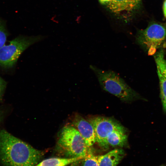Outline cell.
<instances>
[{"mask_svg":"<svg viewBox=\"0 0 166 166\" xmlns=\"http://www.w3.org/2000/svg\"><path fill=\"white\" fill-rule=\"evenodd\" d=\"M45 152L5 130H0V162L2 166H35Z\"/></svg>","mask_w":166,"mask_h":166,"instance_id":"obj_1","label":"cell"},{"mask_svg":"<svg viewBox=\"0 0 166 166\" xmlns=\"http://www.w3.org/2000/svg\"><path fill=\"white\" fill-rule=\"evenodd\" d=\"M89 68L105 91L126 102L139 98V95L116 72L101 69L93 65H90Z\"/></svg>","mask_w":166,"mask_h":166,"instance_id":"obj_2","label":"cell"},{"mask_svg":"<svg viewBox=\"0 0 166 166\" xmlns=\"http://www.w3.org/2000/svg\"><path fill=\"white\" fill-rule=\"evenodd\" d=\"M83 138L73 125H67L62 129L56 148L66 158H83L90 151Z\"/></svg>","mask_w":166,"mask_h":166,"instance_id":"obj_3","label":"cell"},{"mask_svg":"<svg viewBox=\"0 0 166 166\" xmlns=\"http://www.w3.org/2000/svg\"><path fill=\"white\" fill-rule=\"evenodd\" d=\"M41 35H20L0 48V66L5 69L13 68L22 53L30 45L42 40Z\"/></svg>","mask_w":166,"mask_h":166,"instance_id":"obj_4","label":"cell"},{"mask_svg":"<svg viewBox=\"0 0 166 166\" xmlns=\"http://www.w3.org/2000/svg\"><path fill=\"white\" fill-rule=\"evenodd\" d=\"M139 43L145 48L149 55H152L166 39V26L153 23L140 31L136 38Z\"/></svg>","mask_w":166,"mask_h":166,"instance_id":"obj_5","label":"cell"},{"mask_svg":"<svg viewBox=\"0 0 166 166\" xmlns=\"http://www.w3.org/2000/svg\"><path fill=\"white\" fill-rule=\"evenodd\" d=\"M89 121L93 127L96 142L104 149L109 147L106 139L109 134L114 130L125 129L117 121L110 118L96 117L90 118Z\"/></svg>","mask_w":166,"mask_h":166,"instance_id":"obj_6","label":"cell"},{"mask_svg":"<svg viewBox=\"0 0 166 166\" xmlns=\"http://www.w3.org/2000/svg\"><path fill=\"white\" fill-rule=\"evenodd\" d=\"M141 0H110L105 6L118 18L127 22L140 7Z\"/></svg>","mask_w":166,"mask_h":166,"instance_id":"obj_7","label":"cell"},{"mask_svg":"<svg viewBox=\"0 0 166 166\" xmlns=\"http://www.w3.org/2000/svg\"><path fill=\"white\" fill-rule=\"evenodd\" d=\"M72 123V125L79 132L88 147L90 148L96 142L93 127L89 121L77 114L75 116Z\"/></svg>","mask_w":166,"mask_h":166,"instance_id":"obj_8","label":"cell"},{"mask_svg":"<svg viewBox=\"0 0 166 166\" xmlns=\"http://www.w3.org/2000/svg\"><path fill=\"white\" fill-rule=\"evenodd\" d=\"M124 155L123 150L116 148L104 155H99V166H117Z\"/></svg>","mask_w":166,"mask_h":166,"instance_id":"obj_9","label":"cell"},{"mask_svg":"<svg viewBox=\"0 0 166 166\" xmlns=\"http://www.w3.org/2000/svg\"><path fill=\"white\" fill-rule=\"evenodd\" d=\"M127 139L125 129L116 130L109 135L106 142L109 146L123 147L126 144Z\"/></svg>","mask_w":166,"mask_h":166,"instance_id":"obj_10","label":"cell"},{"mask_svg":"<svg viewBox=\"0 0 166 166\" xmlns=\"http://www.w3.org/2000/svg\"><path fill=\"white\" fill-rule=\"evenodd\" d=\"M82 159L81 158H51L40 161L35 166H66Z\"/></svg>","mask_w":166,"mask_h":166,"instance_id":"obj_11","label":"cell"},{"mask_svg":"<svg viewBox=\"0 0 166 166\" xmlns=\"http://www.w3.org/2000/svg\"><path fill=\"white\" fill-rule=\"evenodd\" d=\"M157 69L161 74L166 78V61L164 58V52L162 50L157 53L154 56Z\"/></svg>","mask_w":166,"mask_h":166,"instance_id":"obj_12","label":"cell"},{"mask_svg":"<svg viewBox=\"0 0 166 166\" xmlns=\"http://www.w3.org/2000/svg\"><path fill=\"white\" fill-rule=\"evenodd\" d=\"M81 166H99L98 156H94L90 151L81 159Z\"/></svg>","mask_w":166,"mask_h":166,"instance_id":"obj_13","label":"cell"},{"mask_svg":"<svg viewBox=\"0 0 166 166\" xmlns=\"http://www.w3.org/2000/svg\"><path fill=\"white\" fill-rule=\"evenodd\" d=\"M8 35L6 22L0 17V48L5 45Z\"/></svg>","mask_w":166,"mask_h":166,"instance_id":"obj_14","label":"cell"},{"mask_svg":"<svg viewBox=\"0 0 166 166\" xmlns=\"http://www.w3.org/2000/svg\"><path fill=\"white\" fill-rule=\"evenodd\" d=\"M157 73L159 80L160 96L166 97V78L161 74L157 69Z\"/></svg>","mask_w":166,"mask_h":166,"instance_id":"obj_15","label":"cell"},{"mask_svg":"<svg viewBox=\"0 0 166 166\" xmlns=\"http://www.w3.org/2000/svg\"><path fill=\"white\" fill-rule=\"evenodd\" d=\"M6 84V82L0 76V101L2 98Z\"/></svg>","mask_w":166,"mask_h":166,"instance_id":"obj_16","label":"cell"},{"mask_svg":"<svg viewBox=\"0 0 166 166\" xmlns=\"http://www.w3.org/2000/svg\"><path fill=\"white\" fill-rule=\"evenodd\" d=\"M161 101L163 105V110L166 113V97L163 96H160Z\"/></svg>","mask_w":166,"mask_h":166,"instance_id":"obj_17","label":"cell"},{"mask_svg":"<svg viewBox=\"0 0 166 166\" xmlns=\"http://www.w3.org/2000/svg\"><path fill=\"white\" fill-rule=\"evenodd\" d=\"M4 116V110L0 108V124L2 121Z\"/></svg>","mask_w":166,"mask_h":166,"instance_id":"obj_18","label":"cell"},{"mask_svg":"<svg viewBox=\"0 0 166 166\" xmlns=\"http://www.w3.org/2000/svg\"><path fill=\"white\" fill-rule=\"evenodd\" d=\"M110 0H99L100 2L102 5L105 6Z\"/></svg>","mask_w":166,"mask_h":166,"instance_id":"obj_19","label":"cell"},{"mask_svg":"<svg viewBox=\"0 0 166 166\" xmlns=\"http://www.w3.org/2000/svg\"><path fill=\"white\" fill-rule=\"evenodd\" d=\"M163 12L164 15L166 18V0L164 1L163 4Z\"/></svg>","mask_w":166,"mask_h":166,"instance_id":"obj_20","label":"cell"}]
</instances>
